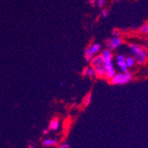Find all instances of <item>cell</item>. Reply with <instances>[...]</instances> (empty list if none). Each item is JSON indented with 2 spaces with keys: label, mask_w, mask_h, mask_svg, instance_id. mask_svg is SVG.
<instances>
[{
  "label": "cell",
  "mask_w": 148,
  "mask_h": 148,
  "mask_svg": "<svg viewBox=\"0 0 148 148\" xmlns=\"http://www.w3.org/2000/svg\"><path fill=\"white\" fill-rule=\"evenodd\" d=\"M112 34H113V36H120V32H118L117 30H113Z\"/></svg>",
  "instance_id": "e0dca14e"
},
{
  "label": "cell",
  "mask_w": 148,
  "mask_h": 148,
  "mask_svg": "<svg viewBox=\"0 0 148 148\" xmlns=\"http://www.w3.org/2000/svg\"><path fill=\"white\" fill-rule=\"evenodd\" d=\"M133 76L132 74L128 71V72H120L116 73L113 78L109 80V82L113 85H123L126 84H129L132 80Z\"/></svg>",
  "instance_id": "277c9868"
},
{
  "label": "cell",
  "mask_w": 148,
  "mask_h": 148,
  "mask_svg": "<svg viewBox=\"0 0 148 148\" xmlns=\"http://www.w3.org/2000/svg\"><path fill=\"white\" fill-rule=\"evenodd\" d=\"M90 5H92L93 6H95V5H97V0H90Z\"/></svg>",
  "instance_id": "ac0fdd59"
},
{
  "label": "cell",
  "mask_w": 148,
  "mask_h": 148,
  "mask_svg": "<svg viewBox=\"0 0 148 148\" xmlns=\"http://www.w3.org/2000/svg\"><path fill=\"white\" fill-rule=\"evenodd\" d=\"M83 75H84V76H86V77H90V78H91V79L97 77L95 69H94L91 66H88V68H86V69H84L83 70Z\"/></svg>",
  "instance_id": "9c48e42d"
},
{
  "label": "cell",
  "mask_w": 148,
  "mask_h": 148,
  "mask_svg": "<svg viewBox=\"0 0 148 148\" xmlns=\"http://www.w3.org/2000/svg\"><path fill=\"white\" fill-rule=\"evenodd\" d=\"M58 148H70V145H69V143L64 142V143H61V144L59 145Z\"/></svg>",
  "instance_id": "2e32d148"
},
{
  "label": "cell",
  "mask_w": 148,
  "mask_h": 148,
  "mask_svg": "<svg viewBox=\"0 0 148 148\" xmlns=\"http://www.w3.org/2000/svg\"><path fill=\"white\" fill-rule=\"evenodd\" d=\"M106 0H97V6L102 8L106 5Z\"/></svg>",
  "instance_id": "9a60e30c"
},
{
  "label": "cell",
  "mask_w": 148,
  "mask_h": 148,
  "mask_svg": "<svg viewBox=\"0 0 148 148\" xmlns=\"http://www.w3.org/2000/svg\"><path fill=\"white\" fill-rule=\"evenodd\" d=\"M28 147H29V148H36V146H35L34 145H31V144H29V145H28Z\"/></svg>",
  "instance_id": "ffe728a7"
},
{
  "label": "cell",
  "mask_w": 148,
  "mask_h": 148,
  "mask_svg": "<svg viewBox=\"0 0 148 148\" xmlns=\"http://www.w3.org/2000/svg\"><path fill=\"white\" fill-rule=\"evenodd\" d=\"M91 99H92V93L91 92H88L86 94V96L84 97V100H83V106L84 107H87L91 103Z\"/></svg>",
  "instance_id": "7c38bea8"
},
{
  "label": "cell",
  "mask_w": 148,
  "mask_h": 148,
  "mask_svg": "<svg viewBox=\"0 0 148 148\" xmlns=\"http://www.w3.org/2000/svg\"><path fill=\"white\" fill-rule=\"evenodd\" d=\"M60 125V120L57 117H54L50 121L49 125H48V129H49V130H51V131H56L59 130Z\"/></svg>",
  "instance_id": "ba28073f"
},
{
  "label": "cell",
  "mask_w": 148,
  "mask_h": 148,
  "mask_svg": "<svg viewBox=\"0 0 148 148\" xmlns=\"http://www.w3.org/2000/svg\"><path fill=\"white\" fill-rule=\"evenodd\" d=\"M123 41V39L121 38V36H112L109 38L106 42V47L109 50H116L120 46H122Z\"/></svg>",
  "instance_id": "8992f818"
},
{
  "label": "cell",
  "mask_w": 148,
  "mask_h": 148,
  "mask_svg": "<svg viewBox=\"0 0 148 148\" xmlns=\"http://www.w3.org/2000/svg\"><path fill=\"white\" fill-rule=\"evenodd\" d=\"M114 1H123V0H114Z\"/></svg>",
  "instance_id": "44dd1931"
},
{
  "label": "cell",
  "mask_w": 148,
  "mask_h": 148,
  "mask_svg": "<svg viewBox=\"0 0 148 148\" xmlns=\"http://www.w3.org/2000/svg\"><path fill=\"white\" fill-rule=\"evenodd\" d=\"M147 46H148V39H147Z\"/></svg>",
  "instance_id": "7402d4cb"
},
{
  "label": "cell",
  "mask_w": 148,
  "mask_h": 148,
  "mask_svg": "<svg viewBox=\"0 0 148 148\" xmlns=\"http://www.w3.org/2000/svg\"><path fill=\"white\" fill-rule=\"evenodd\" d=\"M48 133H49V129H45V130H43V134H44V135H47Z\"/></svg>",
  "instance_id": "d6986e66"
},
{
  "label": "cell",
  "mask_w": 148,
  "mask_h": 148,
  "mask_svg": "<svg viewBox=\"0 0 148 148\" xmlns=\"http://www.w3.org/2000/svg\"><path fill=\"white\" fill-rule=\"evenodd\" d=\"M90 66L95 69L96 75L99 78H105L106 77V69L104 66V61L101 54H98L95 57H93L91 59Z\"/></svg>",
  "instance_id": "3957f363"
},
{
  "label": "cell",
  "mask_w": 148,
  "mask_h": 148,
  "mask_svg": "<svg viewBox=\"0 0 148 148\" xmlns=\"http://www.w3.org/2000/svg\"><path fill=\"white\" fill-rule=\"evenodd\" d=\"M101 56L103 58L104 66L106 69V79L110 80L116 74V70L114 68V64L113 61V53L109 49H105L101 51Z\"/></svg>",
  "instance_id": "6da1fadb"
},
{
  "label": "cell",
  "mask_w": 148,
  "mask_h": 148,
  "mask_svg": "<svg viewBox=\"0 0 148 148\" xmlns=\"http://www.w3.org/2000/svg\"><path fill=\"white\" fill-rule=\"evenodd\" d=\"M59 144V140L57 138H46L44 139L42 142L43 146L45 147H52V146H56Z\"/></svg>",
  "instance_id": "30bf717a"
},
{
  "label": "cell",
  "mask_w": 148,
  "mask_h": 148,
  "mask_svg": "<svg viewBox=\"0 0 148 148\" xmlns=\"http://www.w3.org/2000/svg\"><path fill=\"white\" fill-rule=\"evenodd\" d=\"M129 50L131 56L136 60L137 64L144 65L145 63L148 58V52L143 46L132 43L129 45Z\"/></svg>",
  "instance_id": "7a4b0ae2"
},
{
  "label": "cell",
  "mask_w": 148,
  "mask_h": 148,
  "mask_svg": "<svg viewBox=\"0 0 148 148\" xmlns=\"http://www.w3.org/2000/svg\"><path fill=\"white\" fill-rule=\"evenodd\" d=\"M101 49H102V46L99 43H93V44L90 45L88 47H86L84 49V56L85 60L90 62L93 57L98 55L101 51Z\"/></svg>",
  "instance_id": "5b68a950"
},
{
  "label": "cell",
  "mask_w": 148,
  "mask_h": 148,
  "mask_svg": "<svg viewBox=\"0 0 148 148\" xmlns=\"http://www.w3.org/2000/svg\"><path fill=\"white\" fill-rule=\"evenodd\" d=\"M116 65L120 69L121 72H128L129 69L126 65V56L123 55V54H117L116 56Z\"/></svg>",
  "instance_id": "52a82bcc"
},
{
  "label": "cell",
  "mask_w": 148,
  "mask_h": 148,
  "mask_svg": "<svg viewBox=\"0 0 148 148\" xmlns=\"http://www.w3.org/2000/svg\"><path fill=\"white\" fill-rule=\"evenodd\" d=\"M136 64H137V61L132 56H127L126 57V65L128 66V69L133 68V66H135Z\"/></svg>",
  "instance_id": "8fae6325"
},
{
  "label": "cell",
  "mask_w": 148,
  "mask_h": 148,
  "mask_svg": "<svg viewBox=\"0 0 148 148\" xmlns=\"http://www.w3.org/2000/svg\"><path fill=\"white\" fill-rule=\"evenodd\" d=\"M139 31L143 35H148V22L143 24L140 27V28H139Z\"/></svg>",
  "instance_id": "4fadbf2b"
},
{
  "label": "cell",
  "mask_w": 148,
  "mask_h": 148,
  "mask_svg": "<svg viewBox=\"0 0 148 148\" xmlns=\"http://www.w3.org/2000/svg\"><path fill=\"white\" fill-rule=\"evenodd\" d=\"M108 10L107 9H106V8H103L102 9V11H101V16L103 17V18H107L108 17Z\"/></svg>",
  "instance_id": "5bb4252c"
}]
</instances>
